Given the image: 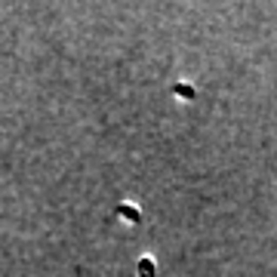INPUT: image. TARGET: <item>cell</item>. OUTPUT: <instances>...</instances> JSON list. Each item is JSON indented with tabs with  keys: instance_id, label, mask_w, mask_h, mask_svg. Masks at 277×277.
Returning a JSON list of instances; mask_svg holds the SVG:
<instances>
[{
	"instance_id": "cell-1",
	"label": "cell",
	"mask_w": 277,
	"mask_h": 277,
	"mask_svg": "<svg viewBox=\"0 0 277 277\" xmlns=\"http://www.w3.org/2000/svg\"><path fill=\"white\" fill-rule=\"evenodd\" d=\"M117 216L126 219V222H133V225L142 222V213H138V206H133V203H120V206H117Z\"/></svg>"
},
{
	"instance_id": "cell-2",
	"label": "cell",
	"mask_w": 277,
	"mask_h": 277,
	"mask_svg": "<svg viewBox=\"0 0 277 277\" xmlns=\"http://www.w3.org/2000/svg\"><path fill=\"white\" fill-rule=\"evenodd\" d=\"M154 274H157L154 259L151 256H142V259H138V277H154Z\"/></svg>"
},
{
	"instance_id": "cell-3",
	"label": "cell",
	"mask_w": 277,
	"mask_h": 277,
	"mask_svg": "<svg viewBox=\"0 0 277 277\" xmlns=\"http://www.w3.org/2000/svg\"><path fill=\"white\" fill-rule=\"evenodd\" d=\"M173 93L179 96V99H185V102H191V99H197V90H194L191 83H176V86H173Z\"/></svg>"
}]
</instances>
